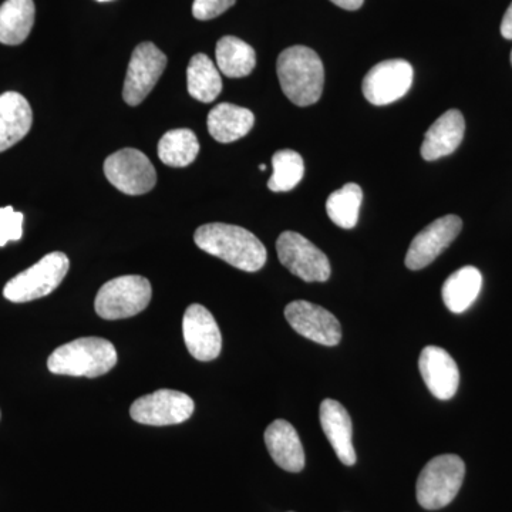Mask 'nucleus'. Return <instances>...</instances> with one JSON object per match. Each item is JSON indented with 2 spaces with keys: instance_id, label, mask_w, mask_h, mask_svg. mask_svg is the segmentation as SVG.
<instances>
[{
  "instance_id": "9d476101",
  "label": "nucleus",
  "mask_w": 512,
  "mask_h": 512,
  "mask_svg": "<svg viewBox=\"0 0 512 512\" xmlns=\"http://www.w3.org/2000/svg\"><path fill=\"white\" fill-rule=\"evenodd\" d=\"M167 67V56L151 42H144L134 49L124 80L123 99L128 106L136 107L146 100L156 87Z\"/></svg>"
},
{
  "instance_id": "1a4fd4ad",
  "label": "nucleus",
  "mask_w": 512,
  "mask_h": 512,
  "mask_svg": "<svg viewBox=\"0 0 512 512\" xmlns=\"http://www.w3.org/2000/svg\"><path fill=\"white\" fill-rule=\"evenodd\" d=\"M195 404L188 394L161 389L131 404V419L146 426H174L190 419Z\"/></svg>"
},
{
  "instance_id": "f8f14e48",
  "label": "nucleus",
  "mask_w": 512,
  "mask_h": 512,
  "mask_svg": "<svg viewBox=\"0 0 512 512\" xmlns=\"http://www.w3.org/2000/svg\"><path fill=\"white\" fill-rule=\"evenodd\" d=\"M285 318L296 333L323 346H336L342 340V326L336 316L322 306L295 301L285 308Z\"/></svg>"
},
{
  "instance_id": "39448f33",
  "label": "nucleus",
  "mask_w": 512,
  "mask_h": 512,
  "mask_svg": "<svg viewBox=\"0 0 512 512\" xmlns=\"http://www.w3.org/2000/svg\"><path fill=\"white\" fill-rule=\"evenodd\" d=\"M70 261L63 252H52L10 279L3 296L13 303H25L45 298L59 288L69 272Z\"/></svg>"
},
{
  "instance_id": "a878e982",
  "label": "nucleus",
  "mask_w": 512,
  "mask_h": 512,
  "mask_svg": "<svg viewBox=\"0 0 512 512\" xmlns=\"http://www.w3.org/2000/svg\"><path fill=\"white\" fill-rule=\"evenodd\" d=\"M362 202L363 191L360 185L346 184L345 187L330 194L326 201V211L330 221L343 229L355 228L359 221Z\"/></svg>"
},
{
  "instance_id": "f3484780",
  "label": "nucleus",
  "mask_w": 512,
  "mask_h": 512,
  "mask_svg": "<svg viewBox=\"0 0 512 512\" xmlns=\"http://www.w3.org/2000/svg\"><path fill=\"white\" fill-rule=\"evenodd\" d=\"M466 133V121L458 110H448L439 117L426 133L421 144V157L426 161H436L450 156L460 147Z\"/></svg>"
},
{
  "instance_id": "72a5a7b5",
  "label": "nucleus",
  "mask_w": 512,
  "mask_h": 512,
  "mask_svg": "<svg viewBox=\"0 0 512 512\" xmlns=\"http://www.w3.org/2000/svg\"><path fill=\"white\" fill-rule=\"evenodd\" d=\"M511 64H512V52H511Z\"/></svg>"
},
{
  "instance_id": "f257e3e1",
  "label": "nucleus",
  "mask_w": 512,
  "mask_h": 512,
  "mask_svg": "<svg viewBox=\"0 0 512 512\" xmlns=\"http://www.w3.org/2000/svg\"><path fill=\"white\" fill-rule=\"evenodd\" d=\"M197 247L245 272H256L266 264V248L248 229L237 225H202L194 234Z\"/></svg>"
},
{
  "instance_id": "a211bd4d",
  "label": "nucleus",
  "mask_w": 512,
  "mask_h": 512,
  "mask_svg": "<svg viewBox=\"0 0 512 512\" xmlns=\"http://www.w3.org/2000/svg\"><path fill=\"white\" fill-rule=\"evenodd\" d=\"M265 444L272 460L282 470L299 473L305 467V450L298 431L289 421L275 420L265 431Z\"/></svg>"
},
{
  "instance_id": "20e7f679",
  "label": "nucleus",
  "mask_w": 512,
  "mask_h": 512,
  "mask_svg": "<svg viewBox=\"0 0 512 512\" xmlns=\"http://www.w3.org/2000/svg\"><path fill=\"white\" fill-rule=\"evenodd\" d=\"M466 476V464L456 454L434 457L417 480V501L426 510H440L457 497Z\"/></svg>"
},
{
  "instance_id": "c756f323",
  "label": "nucleus",
  "mask_w": 512,
  "mask_h": 512,
  "mask_svg": "<svg viewBox=\"0 0 512 512\" xmlns=\"http://www.w3.org/2000/svg\"><path fill=\"white\" fill-rule=\"evenodd\" d=\"M501 35L505 39L512 40V3L507 12H505L503 23H501Z\"/></svg>"
},
{
  "instance_id": "423d86ee",
  "label": "nucleus",
  "mask_w": 512,
  "mask_h": 512,
  "mask_svg": "<svg viewBox=\"0 0 512 512\" xmlns=\"http://www.w3.org/2000/svg\"><path fill=\"white\" fill-rule=\"evenodd\" d=\"M153 296L150 281L140 275L119 276L101 286L94 308L106 320L131 318L147 308Z\"/></svg>"
},
{
  "instance_id": "2eb2a0df",
  "label": "nucleus",
  "mask_w": 512,
  "mask_h": 512,
  "mask_svg": "<svg viewBox=\"0 0 512 512\" xmlns=\"http://www.w3.org/2000/svg\"><path fill=\"white\" fill-rule=\"evenodd\" d=\"M419 369L427 389L436 399L450 400L456 396L460 370L447 350L439 346H427L421 350Z\"/></svg>"
},
{
  "instance_id": "6e6552de",
  "label": "nucleus",
  "mask_w": 512,
  "mask_h": 512,
  "mask_svg": "<svg viewBox=\"0 0 512 512\" xmlns=\"http://www.w3.org/2000/svg\"><path fill=\"white\" fill-rule=\"evenodd\" d=\"M109 183L127 195L147 194L156 187L157 173L146 154L136 148H124L104 161Z\"/></svg>"
},
{
  "instance_id": "0eeeda50",
  "label": "nucleus",
  "mask_w": 512,
  "mask_h": 512,
  "mask_svg": "<svg viewBox=\"0 0 512 512\" xmlns=\"http://www.w3.org/2000/svg\"><path fill=\"white\" fill-rule=\"evenodd\" d=\"M279 261L305 282H326L332 274L328 256L298 232L286 231L276 241Z\"/></svg>"
},
{
  "instance_id": "6ab92c4d",
  "label": "nucleus",
  "mask_w": 512,
  "mask_h": 512,
  "mask_svg": "<svg viewBox=\"0 0 512 512\" xmlns=\"http://www.w3.org/2000/svg\"><path fill=\"white\" fill-rule=\"evenodd\" d=\"M32 123V109L22 94H0V153L9 150L28 136Z\"/></svg>"
},
{
  "instance_id": "412c9836",
  "label": "nucleus",
  "mask_w": 512,
  "mask_h": 512,
  "mask_svg": "<svg viewBox=\"0 0 512 512\" xmlns=\"http://www.w3.org/2000/svg\"><path fill=\"white\" fill-rule=\"evenodd\" d=\"M33 0H6L0 6V43L18 46L25 42L35 25Z\"/></svg>"
},
{
  "instance_id": "f03ea898",
  "label": "nucleus",
  "mask_w": 512,
  "mask_h": 512,
  "mask_svg": "<svg viewBox=\"0 0 512 512\" xmlns=\"http://www.w3.org/2000/svg\"><path fill=\"white\" fill-rule=\"evenodd\" d=\"M282 92L299 107L318 103L325 84V69L315 50L306 46L285 49L276 63Z\"/></svg>"
},
{
  "instance_id": "bb28decb",
  "label": "nucleus",
  "mask_w": 512,
  "mask_h": 512,
  "mask_svg": "<svg viewBox=\"0 0 512 512\" xmlns=\"http://www.w3.org/2000/svg\"><path fill=\"white\" fill-rule=\"evenodd\" d=\"M271 180L268 188L274 192H288L301 183L305 175V163L301 154L293 150H281L272 157Z\"/></svg>"
},
{
  "instance_id": "c85d7f7f",
  "label": "nucleus",
  "mask_w": 512,
  "mask_h": 512,
  "mask_svg": "<svg viewBox=\"0 0 512 512\" xmlns=\"http://www.w3.org/2000/svg\"><path fill=\"white\" fill-rule=\"evenodd\" d=\"M237 0H194L192 15L198 20H211L218 18L222 13L235 5Z\"/></svg>"
},
{
  "instance_id": "4be33fe9",
  "label": "nucleus",
  "mask_w": 512,
  "mask_h": 512,
  "mask_svg": "<svg viewBox=\"0 0 512 512\" xmlns=\"http://www.w3.org/2000/svg\"><path fill=\"white\" fill-rule=\"evenodd\" d=\"M483 275L474 266H464L448 276L443 285V301L448 311L466 312L480 295Z\"/></svg>"
},
{
  "instance_id": "2f4dec72",
  "label": "nucleus",
  "mask_w": 512,
  "mask_h": 512,
  "mask_svg": "<svg viewBox=\"0 0 512 512\" xmlns=\"http://www.w3.org/2000/svg\"><path fill=\"white\" fill-rule=\"evenodd\" d=\"M259 170L265 171L266 170V165L265 164L259 165Z\"/></svg>"
},
{
  "instance_id": "9b49d317",
  "label": "nucleus",
  "mask_w": 512,
  "mask_h": 512,
  "mask_svg": "<svg viewBox=\"0 0 512 512\" xmlns=\"http://www.w3.org/2000/svg\"><path fill=\"white\" fill-rule=\"evenodd\" d=\"M412 84V64L403 59L384 60L363 79V96L375 106H387L406 96Z\"/></svg>"
},
{
  "instance_id": "473e14b6",
  "label": "nucleus",
  "mask_w": 512,
  "mask_h": 512,
  "mask_svg": "<svg viewBox=\"0 0 512 512\" xmlns=\"http://www.w3.org/2000/svg\"><path fill=\"white\" fill-rule=\"evenodd\" d=\"M97 2H110V0H97Z\"/></svg>"
},
{
  "instance_id": "5701e85b",
  "label": "nucleus",
  "mask_w": 512,
  "mask_h": 512,
  "mask_svg": "<svg viewBox=\"0 0 512 512\" xmlns=\"http://www.w3.org/2000/svg\"><path fill=\"white\" fill-rule=\"evenodd\" d=\"M218 70L229 79H242L254 72V47L235 36H224L215 47Z\"/></svg>"
},
{
  "instance_id": "b1692460",
  "label": "nucleus",
  "mask_w": 512,
  "mask_h": 512,
  "mask_svg": "<svg viewBox=\"0 0 512 512\" xmlns=\"http://www.w3.org/2000/svg\"><path fill=\"white\" fill-rule=\"evenodd\" d=\"M188 93L192 99L201 103H212L222 90V79L220 70L215 67L214 62L204 55L192 56L187 69Z\"/></svg>"
},
{
  "instance_id": "ddd939ff",
  "label": "nucleus",
  "mask_w": 512,
  "mask_h": 512,
  "mask_svg": "<svg viewBox=\"0 0 512 512\" xmlns=\"http://www.w3.org/2000/svg\"><path fill=\"white\" fill-rule=\"evenodd\" d=\"M461 228L463 221L457 215H446L431 222L429 227L419 232L410 244L406 255L407 268L410 271H420L436 261L437 256L443 254L458 237Z\"/></svg>"
},
{
  "instance_id": "cd10ccee",
  "label": "nucleus",
  "mask_w": 512,
  "mask_h": 512,
  "mask_svg": "<svg viewBox=\"0 0 512 512\" xmlns=\"http://www.w3.org/2000/svg\"><path fill=\"white\" fill-rule=\"evenodd\" d=\"M23 235V214L13 207L0 208V247L9 241H19Z\"/></svg>"
},
{
  "instance_id": "4468645a",
  "label": "nucleus",
  "mask_w": 512,
  "mask_h": 512,
  "mask_svg": "<svg viewBox=\"0 0 512 512\" xmlns=\"http://www.w3.org/2000/svg\"><path fill=\"white\" fill-rule=\"evenodd\" d=\"M183 335L185 346L194 359L211 362L220 356L221 330L212 313L198 303L188 306L184 313Z\"/></svg>"
},
{
  "instance_id": "dca6fc26",
  "label": "nucleus",
  "mask_w": 512,
  "mask_h": 512,
  "mask_svg": "<svg viewBox=\"0 0 512 512\" xmlns=\"http://www.w3.org/2000/svg\"><path fill=\"white\" fill-rule=\"evenodd\" d=\"M320 424L330 446L345 466H355L356 451L353 447V424L348 410L333 399L320 404Z\"/></svg>"
},
{
  "instance_id": "7c9ffc66",
  "label": "nucleus",
  "mask_w": 512,
  "mask_h": 512,
  "mask_svg": "<svg viewBox=\"0 0 512 512\" xmlns=\"http://www.w3.org/2000/svg\"><path fill=\"white\" fill-rule=\"evenodd\" d=\"M330 2L335 3L336 6L345 10H357L362 8L365 0H330Z\"/></svg>"
},
{
  "instance_id": "7ed1b4c3",
  "label": "nucleus",
  "mask_w": 512,
  "mask_h": 512,
  "mask_svg": "<svg viewBox=\"0 0 512 512\" xmlns=\"http://www.w3.org/2000/svg\"><path fill=\"white\" fill-rule=\"evenodd\" d=\"M117 363V350L109 340L80 338L57 348L47 359V369L55 375L99 377Z\"/></svg>"
},
{
  "instance_id": "aec40b11",
  "label": "nucleus",
  "mask_w": 512,
  "mask_h": 512,
  "mask_svg": "<svg viewBox=\"0 0 512 512\" xmlns=\"http://www.w3.org/2000/svg\"><path fill=\"white\" fill-rule=\"evenodd\" d=\"M255 117L251 110L221 103L208 114L207 126L211 137L222 144L234 143L247 136L254 127Z\"/></svg>"
},
{
  "instance_id": "393cba45",
  "label": "nucleus",
  "mask_w": 512,
  "mask_h": 512,
  "mask_svg": "<svg viewBox=\"0 0 512 512\" xmlns=\"http://www.w3.org/2000/svg\"><path fill=\"white\" fill-rule=\"evenodd\" d=\"M157 153L158 158L168 167L184 168L194 163L200 153V143L194 131L177 128L161 137Z\"/></svg>"
}]
</instances>
